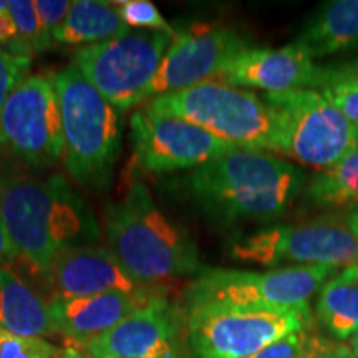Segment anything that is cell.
<instances>
[{
    "label": "cell",
    "instance_id": "cell-1",
    "mask_svg": "<svg viewBox=\"0 0 358 358\" xmlns=\"http://www.w3.org/2000/svg\"><path fill=\"white\" fill-rule=\"evenodd\" d=\"M0 217L17 256L45 275L58 252L100 239L92 209L62 174L37 176L0 161Z\"/></svg>",
    "mask_w": 358,
    "mask_h": 358
},
{
    "label": "cell",
    "instance_id": "cell-2",
    "mask_svg": "<svg viewBox=\"0 0 358 358\" xmlns=\"http://www.w3.org/2000/svg\"><path fill=\"white\" fill-rule=\"evenodd\" d=\"M307 185L306 173L264 151L234 150L187 178L192 201L219 224L272 222Z\"/></svg>",
    "mask_w": 358,
    "mask_h": 358
},
{
    "label": "cell",
    "instance_id": "cell-3",
    "mask_svg": "<svg viewBox=\"0 0 358 358\" xmlns=\"http://www.w3.org/2000/svg\"><path fill=\"white\" fill-rule=\"evenodd\" d=\"M105 237L118 262L143 287L204 271L196 241L164 216L143 182H133L122 201L106 208Z\"/></svg>",
    "mask_w": 358,
    "mask_h": 358
},
{
    "label": "cell",
    "instance_id": "cell-4",
    "mask_svg": "<svg viewBox=\"0 0 358 358\" xmlns=\"http://www.w3.org/2000/svg\"><path fill=\"white\" fill-rule=\"evenodd\" d=\"M52 80L62 110L66 173L85 189H105L122 151V110L111 105L73 64Z\"/></svg>",
    "mask_w": 358,
    "mask_h": 358
},
{
    "label": "cell",
    "instance_id": "cell-5",
    "mask_svg": "<svg viewBox=\"0 0 358 358\" xmlns=\"http://www.w3.org/2000/svg\"><path fill=\"white\" fill-rule=\"evenodd\" d=\"M143 110L196 124L239 150L277 151L274 115L264 98L245 88L206 82L151 98Z\"/></svg>",
    "mask_w": 358,
    "mask_h": 358
},
{
    "label": "cell",
    "instance_id": "cell-6",
    "mask_svg": "<svg viewBox=\"0 0 358 358\" xmlns=\"http://www.w3.org/2000/svg\"><path fill=\"white\" fill-rule=\"evenodd\" d=\"M236 261L279 267L358 264V209L325 213L292 224H272L231 244Z\"/></svg>",
    "mask_w": 358,
    "mask_h": 358
},
{
    "label": "cell",
    "instance_id": "cell-7",
    "mask_svg": "<svg viewBox=\"0 0 358 358\" xmlns=\"http://www.w3.org/2000/svg\"><path fill=\"white\" fill-rule=\"evenodd\" d=\"M264 101L274 115L277 153L324 171L358 148V128L319 90L266 93Z\"/></svg>",
    "mask_w": 358,
    "mask_h": 358
},
{
    "label": "cell",
    "instance_id": "cell-8",
    "mask_svg": "<svg viewBox=\"0 0 358 358\" xmlns=\"http://www.w3.org/2000/svg\"><path fill=\"white\" fill-rule=\"evenodd\" d=\"M310 327V308L271 310L203 303L186 312V340L194 358H249L268 343Z\"/></svg>",
    "mask_w": 358,
    "mask_h": 358
},
{
    "label": "cell",
    "instance_id": "cell-9",
    "mask_svg": "<svg viewBox=\"0 0 358 358\" xmlns=\"http://www.w3.org/2000/svg\"><path fill=\"white\" fill-rule=\"evenodd\" d=\"M330 266H285L267 272L204 268L186 292L187 307L219 303L271 310H308V301L337 272Z\"/></svg>",
    "mask_w": 358,
    "mask_h": 358
},
{
    "label": "cell",
    "instance_id": "cell-10",
    "mask_svg": "<svg viewBox=\"0 0 358 358\" xmlns=\"http://www.w3.org/2000/svg\"><path fill=\"white\" fill-rule=\"evenodd\" d=\"M174 35L155 30H128L106 42L73 53V65L111 105L129 110L148 101V90Z\"/></svg>",
    "mask_w": 358,
    "mask_h": 358
},
{
    "label": "cell",
    "instance_id": "cell-11",
    "mask_svg": "<svg viewBox=\"0 0 358 358\" xmlns=\"http://www.w3.org/2000/svg\"><path fill=\"white\" fill-rule=\"evenodd\" d=\"M64 123L55 83L43 75H30L0 111V161L45 168L64 159Z\"/></svg>",
    "mask_w": 358,
    "mask_h": 358
},
{
    "label": "cell",
    "instance_id": "cell-12",
    "mask_svg": "<svg viewBox=\"0 0 358 358\" xmlns=\"http://www.w3.org/2000/svg\"><path fill=\"white\" fill-rule=\"evenodd\" d=\"M129 140L138 166L150 173L196 169L239 150L182 120L136 110L129 118Z\"/></svg>",
    "mask_w": 358,
    "mask_h": 358
},
{
    "label": "cell",
    "instance_id": "cell-13",
    "mask_svg": "<svg viewBox=\"0 0 358 358\" xmlns=\"http://www.w3.org/2000/svg\"><path fill=\"white\" fill-rule=\"evenodd\" d=\"M245 48L244 38L227 27L196 25L176 34L148 90V101L166 93L214 82L231 58Z\"/></svg>",
    "mask_w": 358,
    "mask_h": 358
},
{
    "label": "cell",
    "instance_id": "cell-14",
    "mask_svg": "<svg viewBox=\"0 0 358 358\" xmlns=\"http://www.w3.org/2000/svg\"><path fill=\"white\" fill-rule=\"evenodd\" d=\"M186 315L166 297L146 306L85 347L90 358H182Z\"/></svg>",
    "mask_w": 358,
    "mask_h": 358
},
{
    "label": "cell",
    "instance_id": "cell-15",
    "mask_svg": "<svg viewBox=\"0 0 358 358\" xmlns=\"http://www.w3.org/2000/svg\"><path fill=\"white\" fill-rule=\"evenodd\" d=\"M322 71L299 43L282 48H250L237 53L214 82L237 88H259L266 93H287L294 90H317Z\"/></svg>",
    "mask_w": 358,
    "mask_h": 358
},
{
    "label": "cell",
    "instance_id": "cell-16",
    "mask_svg": "<svg viewBox=\"0 0 358 358\" xmlns=\"http://www.w3.org/2000/svg\"><path fill=\"white\" fill-rule=\"evenodd\" d=\"M43 280L50 301L148 289L129 277L108 248L96 244L75 245L58 252Z\"/></svg>",
    "mask_w": 358,
    "mask_h": 358
},
{
    "label": "cell",
    "instance_id": "cell-17",
    "mask_svg": "<svg viewBox=\"0 0 358 358\" xmlns=\"http://www.w3.org/2000/svg\"><path fill=\"white\" fill-rule=\"evenodd\" d=\"M156 292L141 289L136 292H105L90 297L75 299H53L50 310L58 334L65 338L78 343L83 348L92 340L106 334L146 306Z\"/></svg>",
    "mask_w": 358,
    "mask_h": 358
},
{
    "label": "cell",
    "instance_id": "cell-18",
    "mask_svg": "<svg viewBox=\"0 0 358 358\" xmlns=\"http://www.w3.org/2000/svg\"><path fill=\"white\" fill-rule=\"evenodd\" d=\"M0 329L30 338L58 334L50 302L10 267L0 268Z\"/></svg>",
    "mask_w": 358,
    "mask_h": 358
},
{
    "label": "cell",
    "instance_id": "cell-19",
    "mask_svg": "<svg viewBox=\"0 0 358 358\" xmlns=\"http://www.w3.org/2000/svg\"><path fill=\"white\" fill-rule=\"evenodd\" d=\"M295 43L306 48L312 58L358 52V0L320 3Z\"/></svg>",
    "mask_w": 358,
    "mask_h": 358
},
{
    "label": "cell",
    "instance_id": "cell-20",
    "mask_svg": "<svg viewBox=\"0 0 358 358\" xmlns=\"http://www.w3.org/2000/svg\"><path fill=\"white\" fill-rule=\"evenodd\" d=\"M315 313L320 325L338 342L358 332V264L340 268L322 285Z\"/></svg>",
    "mask_w": 358,
    "mask_h": 358
},
{
    "label": "cell",
    "instance_id": "cell-21",
    "mask_svg": "<svg viewBox=\"0 0 358 358\" xmlns=\"http://www.w3.org/2000/svg\"><path fill=\"white\" fill-rule=\"evenodd\" d=\"M131 30L120 15L116 2L75 0L62 24L53 34V42L64 45H95L116 38Z\"/></svg>",
    "mask_w": 358,
    "mask_h": 358
},
{
    "label": "cell",
    "instance_id": "cell-22",
    "mask_svg": "<svg viewBox=\"0 0 358 358\" xmlns=\"http://www.w3.org/2000/svg\"><path fill=\"white\" fill-rule=\"evenodd\" d=\"M303 192L317 209L329 213L358 209V148L334 166L313 174Z\"/></svg>",
    "mask_w": 358,
    "mask_h": 358
},
{
    "label": "cell",
    "instance_id": "cell-23",
    "mask_svg": "<svg viewBox=\"0 0 358 358\" xmlns=\"http://www.w3.org/2000/svg\"><path fill=\"white\" fill-rule=\"evenodd\" d=\"M7 6L13 22H15L19 38L29 45L32 53L47 50L53 38L45 32L37 8H35V2L32 0H10L7 2Z\"/></svg>",
    "mask_w": 358,
    "mask_h": 358
},
{
    "label": "cell",
    "instance_id": "cell-24",
    "mask_svg": "<svg viewBox=\"0 0 358 358\" xmlns=\"http://www.w3.org/2000/svg\"><path fill=\"white\" fill-rule=\"evenodd\" d=\"M317 90L332 105L358 128V87L347 80L337 77L332 70L322 71V78Z\"/></svg>",
    "mask_w": 358,
    "mask_h": 358
},
{
    "label": "cell",
    "instance_id": "cell-25",
    "mask_svg": "<svg viewBox=\"0 0 358 358\" xmlns=\"http://www.w3.org/2000/svg\"><path fill=\"white\" fill-rule=\"evenodd\" d=\"M120 15L129 29L134 30H155V32H166L176 35L171 25L164 20L158 7L150 0H127L116 2Z\"/></svg>",
    "mask_w": 358,
    "mask_h": 358
},
{
    "label": "cell",
    "instance_id": "cell-26",
    "mask_svg": "<svg viewBox=\"0 0 358 358\" xmlns=\"http://www.w3.org/2000/svg\"><path fill=\"white\" fill-rule=\"evenodd\" d=\"M60 348L45 338L13 335L0 329V358H57Z\"/></svg>",
    "mask_w": 358,
    "mask_h": 358
},
{
    "label": "cell",
    "instance_id": "cell-27",
    "mask_svg": "<svg viewBox=\"0 0 358 358\" xmlns=\"http://www.w3.org/2000/svg\"><path fill=\"white\" fill-rule=\"evenodd\" d=\"M30 65V57H17L0 48V111L15 88L29 78Z\"/></svg>",
    "mask_w": 358,
    "mask_h": 358
},
{
    "label": "cell",
    "instance_id": "cell-28",
    "mask_svg": "<svg viewBox=\"0 0 358 358\" xmlns=\"http://www.w3.org/2000/svg\"><path fill=\"white\" fill-rule=\"evenodd\" d=\"M312 327L306 330L289 334L275 342L268 343L262 350L254 353L249 358H303L306 357L308 342H310Z\"/></svg>",
    "mask_w": 358,
    "mask_h": 358
},
{
    "label": "cell",
    "instance_id": "cell-29",
    "mask_svg": "<svg viewBox=\"0 0 358 358\" xmlns=\"http://www.w3.org/2000/svg\"><path fill=\"white\" fill-rule=\"evenodd\" d=\"M35 8H37L45 32L53 38L55 30L64 24L69 15L71 2L69 0H35Z\"/></svg>",
    "mask_w": 358,
    "mask_h": 358
},
{
    "label": "cell",
    "instance_id": "cell-30",
    "mask_svg": "<svg viewBox=\"0 0 358 358\" xmlns=\"http://www.w3.org/2000/svg\"><path fill=\"white\" fill-rule=\"evenodd\" d=\"M303 358H357L353 353L350 343L330 340L322 335H310L306 357Z\"/></svg>",
    "mask_w": 358,
    "mask_h": 358
},
{
    "label": "cell",
    "instance_id": "cell-31",
    "mask_svg": "<svg viewBox=\"0 0 358 358\" xmlns=\"http://www.w3.org/2000/svg\"><path fill=\"white\" fill-rule=\"evenodd\" d=\"M15 259H19V256H17V250L13 248L6 224L0 217V268L8 267V264L15 261Z\"/></svg>",
    "mask_w": 358,
    "mask_h": 358
},
{
    "label": "cell",
    "instance_id": "cell-32",
    "mask_svg": "<svg viewBox=\"0 0 358 358\" xmlns=\"http://www.w3.org/2000/svg\"><path fill=\"white\" fill-rule=\"evenodd\" d=\"M332 71L337 75V77L347 80V82H350L358 87V65H347V66H342V69L332 70Z\"/></svg>",
    "mask_w": 358,
    "mask_h": 358
},
{
    "label": "cell",
    "instance_id": "cell-33",
    "mask_svg": "<svg viewBox=\"0 0 358 358\" xmlns=\"http://www.w3.org/2000/svg\"><path fill=\"white\" fill-rule=\"evenodd\" d=\"M57 358H85V355L77 347H66L64 350H60Z\"/></svg>",
    "mask_w": 358,
    "mask_h": 358
},
{
    "label": "cell",
    "instance_id": "cell-34",
    "mask_svg": "<svg viewBox=\"0 0 358 358\" xmlns=\"http://www.w3.org/2000/svg\"><path fill=\"white\" fill-rule=\"evenodd\" d=\"M350 347H352V350H353V353H355V357L358 358V332L353 335V337L350 338Z\"/></svg>",
    "mask_w": 358,
    "mask_h": 358
},
{
    "label": "cell",
    "instance_id": "cell-35",
    "mask_svg": "<svg viewBox=\"0 0 358 358\" xmlns=\"http://www.w3.org/2000/svg\"><path fill=\"white\" fill-rule=\"evenodd\" d=\"M6 8H7V2H0V12L6 10Z\"/></svg>",
    "mask_w": 358,
    "mask_h": 358
}]
</instances>
